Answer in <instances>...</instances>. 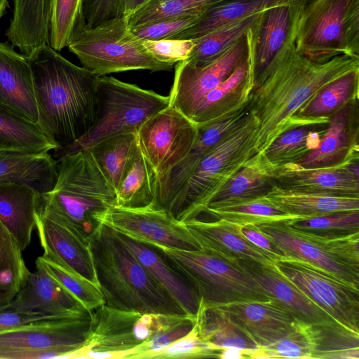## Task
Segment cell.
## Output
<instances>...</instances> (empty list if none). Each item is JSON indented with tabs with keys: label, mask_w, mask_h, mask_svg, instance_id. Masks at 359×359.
Here are the masks:
<instances>
[{
	"label": "cell",
	"mask_w": 359,
	"mask_h": 359,
	"mask_svg": "<svg viewBox=\"0 0 359 359\" xmlns=\"http://www.w3.org/2000/svg\"><path fill=\"white\" fill-rule=\"evenodd\" d=\"M203 212L216 219L240 225L302 218L283 212L262 197L226 203L215 208L206 209Z\"/></svg>",
	"instance_id": "44"
},
{
	"label": "cell",
	"mask_w": 359,
	"mask_h": 359,
	"mask_svg": "<svg viewBox=\"0 0 359 359\" xmlns=\"http://www.w3.org/2000/svg\"><path fill=\"white\" fill-rule=\"evenodd\" d=\"M358 100L332 116L318 146L294 164L304 168H337L358 162Z\"/></svg>",
	"instance_id": "18"
},
{
	"label": "cell",
	"mask_w": 359,
	"mask_h": 359,
	"mask_svg": "<svg viewBox=\"0 0 359 359\" xmlns=\"http://www.w3.org/2000/svg\"><path fill=\"white\" fill-rule=\"evenodd\" d=\"M274 184L269 168L257 154L211 198L203 212L226 203L262 197Z\"/></svg>",
	"instance_id": "35"
},
{
	"label": "cell",
	"mask_w": 359,
	"mask_h": 359,
	"mask_svg": "<svg viewBox=\"0 0 359 359\" xmlns=\"http://www.w3.org/2000/svg\"><path fill=\"white\" fill-rule=\"evenodd\" d=\"M304 0H224L208 8L197 22L171 39L196 40L226 25L267 9L294 5Z\"/></svg>",
	"instance_id": "34"
},
{
	"label": "cell",
	"mask_w": 359,
	"mask_h": 359,
	"mask_svg": "<svg viewBox=\"0 0 359 359\" xmlns=\"http://www.w3.org/2000/svg\"><path fill=\"white\" fill-rule=\"evenodd\" d=\"M90 318H46L0 332V359L72 358L86 344Z\"/></svg>",
	"instance_id": "10"
},
{
	"label": "cell",
	"mask_w": 359,
	"mask_h": 359,
	"mask_svg": "<svg viewBox=\"0 0 359 359\" xmlns=\"http://www.w3.org/2000/svg\"><path fill=\"white\" fill-rule=\"evenodd\" d=\"M91 313L105 304L98 286L70 267L41 255L36 259Z\"/></svg>",
	"instance_id": "46"
},
{
	"label": "cell",
	"mask_w": 359,
	"mask_h": 359,
	"mask_svg": "<svg viewBox=\"0 0 359 359\" xmlns=\"http://www.w3.org/2000/svg\"><path fill=\"white\" fill-rule=\"evenodd\" d=\"M201 250L214 255L232 265L238 261L275 263L264 250L245 238L235 224L224 219L206 221L193 218L184 222Z\"/></svg>",
	"instance_id": "24"
},
{
	"label": "cell",
	"mask_w": 359,
	"mask_h": 359,
	"mask_svg": "<svg viewBox=\"0 0 359 359\" xmlns=\"http://www.w3.org/2000/svg\"><path fill=\"white\" fill-rule=\"evenodd\" d=\"M35 312L19 311L10 304H0V332L10 330L19 325L46 318H51Z\"/></svg>",
	"instance_id": "55"
},
{
	"label": "cell",
	"mask_w": 359,
	"mask_h": 359,
	"mask_svg": "<svg viewBox=\"0 0 359 359\" xmlns=\"http://www.w3.org/2000/svg\"><path fill=\"white\" fill-rule=\"evenodd\" d=\"M142 40L151 56L160 62L173 65L187 60L195 46V41L191 39Z\"/></svg>",
	"instance_id": "50"
},
{
	"label": "cell",
	"mask_w": 359,
	"mask_h": 359,
	"mask_svg": "<svg viewBox=\"0 0 359 359\" xmlns=\"http://www.w3.org/2000/svg\"><path fill=\"white\" fill-rule=\"evenodd\" d=\"M258 126L249 111L240 126L201 159L168 208L175 219L184 222L198 217L211 198L257 154Z\"/></svg>",
	"instance_id": "5"
},
{
	"label": "cell",
	"mask_w": 359,
	"mask_h": 359,
	"mask_svg": "<svg viewBox=\"0 0 359 359\" xmlns=\"http://www.w3.org/2000/svg\"><path fill=\"white\" fill-rule=\"evenodd\" d=\"M278 186L294 191L359 197V178L341 168H304L294 163L270 168Z\"/></svg>",
	"instance_id": "26"
},
{
	"label": "cell",
	"mask_w": 359,
	"mask_h": 359,
	"mask_svg": "<svg viewBox=\"0 0 359 359\" xmlns=\"http://www.w3.org/2000/svg\"><path fill=\"white\" fill-rule=\"evenodd\" d=\"M262 347L268 350L273 358H313V325L296 319L286 336L273 344Z\"/></svg>",
	"instance_id": "48"
},
{
	"label": "cell",
	"mask_w": 359,
	"mask_h": 359,
	"mask_svg": "<svg viewBox=\"0 0 359 359\" xmlns=\"http://www.w3.org/2000/svg\"><path fill=\"white\" fill-rule=\"evenodd\" d=\"M359 69L335 79L320 88L294 115V128L327 125L345 106L358 100Z\"/></svg>",
	"instance_id": "31"
},
{
	"label": "cell",
	"mask_w": 359,
	"mask_h": 359,
	"mask_svg": "<svg viewBox=\"0 0 359 359\" xmlns=\"http://www.w3.org/2000/svg\"><path fill=\"white\" fill-rule=\"evenodd\" d=\"M327 125L299 126L280 135L260 154L270 168L294 163L316 149Z\"/></svg>",
	"instance_id": "39"
},
{
	"label": "cell",
	"mask_w": 359,
	"mask_h": 359,
	"mask_svg": "<svg viewBox=\"0 0 359 359\" xmlns=\"http://www.w3.org/2000/svg\"><path fill=\"white\" fill-rule=\"evenodd\" d=\"M156 179L153 168L138 146L116 188V205L140 208L152 203Z\"/></svg>",
	"instance_id": "38"
},
{
	"label": "cell",
	"mask_w": 359,
	"mask_h": 359,
	"mask_svg": "<svg viewBox=\"0 0 359 359\" xmlns=\"http://www.w3.org/2000/svg\"><path fill=\"white\" fill-rule=\"evenodd\" d=\"M255 225L274 241L288 257L315 265L359 288V269L333 257L305 233L291 227L287 220L266 222Z\"/></svg>",
	"instance_id": "22"
},
{
	"label": "cell",
	"mask_w": 359,
	"mask_h": 359,
	"mask_svg": "<svg viewBox=\"0 0 359 359\" xmlns=\"http://www.w3.org/2000/svg\"><path fill=\"white\" fill-rule=\"evenodd\" d=\"M243 330L258 347L277 342L291 330L296 318L273 299L215 306Z\"/></svg>",
	"instance_id": "23"
},
{
	"label": "cell",
	"mask_w": 359,
	"mask_h": 359,
	"mask_svg": "<svg viewBox=\"0 0 359 359\" xmlns=\"http://www.w3.org/2000/svg\"><path fill=\"white\" fill-rule=\"evenodd\" d=\"M199 17L200 15L165 19L130 29L141 39H171L183 30L194 25Z\"/></svg>",
	"instance_id": "51"
},
{
	"label": "cell",
	"mask_w": 359,
	"mask_h": 359,
	"mask_svg": "<svg viewBox=\"0 0 359 359\" xmlns=\"http://www.w3.org/2000/svg\"><path fill=\"white\" fill-rule=\"evenodd\" d=\"M303 233L332 238L359 233V211L334 212L323 216L287 220Z\"/></svg>",
	"instance_id": "47"
},
{
	"label": "cell",
	"mask_w": 359,
	"mask_h": 359,
	"mask_svg": "<svg viewBox=\"0 0 359 359\" xmlns=\"http://www.w3.org/2000/svg\"><path fill=\"white\" fill-rule=\"evenodd\" d=\"M255 349L239 348L235 347L224 348L219 351L217 358L243 359L250 358Z\"/></svg>",
	"instance_id": "56"
},
{
	"label": "cell",
	"mask_w": 359,
	"mask_h": 359,
	"mask_svg": "<svg viewBox=\"0 0 359 359\" xmlns=\"http://www.w3.org/2000/svg\"><path fill=\"white\" fill-rule=\"evenodd\" d=\"M262 13L219 27L194 40L195 46L184 61L194 66H201L214 60L245 36L257 25Z\"/></svg>",
	"instance_id": "41"
},
{
	"label": "cell",
	"mask_w": 359,
	"mask_h": 359,
	"mask_svg": "<svg viewBox=\"0 0 359 359\" xmlns=\"http://www.w3.org/2000/svg\"><path fill=\"white\" fill-rule=\"evenodd\" d=\"M117 233L153 278L189 315L196 317L201 299L190 283L154 246Z\"/></svg>",
	"instance_id": "28"
},
{
	"label": "cell",
	"mask_w": 359,
	"mask_h": 359,
	"mask_svg": "<svg viewBox=\"0 0 359 359\" xmlns=\"http://www.w3.org/2000/svg\"><path fill=\"white\" fill-rule=\"evenodd\" d=\"M169 320L170 314L122 310L104 304L91 311L88 339L72 359L88 351L106 352L114 359H126L136 347H150Z\"/></svg>",
	"instance_id": "11"
},
{
	"label": "cell",
	"mask_w": 359,
	"mask_h": 359,
	"mask_svg": "<svg viewBox=\"0 0 359 359\" xmlns=\"http://www.w3.org/2000/svg\"><path fill=\"white\" fill-rule=\"evenodd\" d=\"M238 231L249 241L266 252L274 260L288 257L284 251L255 224H236Z\"/></svg>",
	"instance_id": "54"
},
{
	"label": "cell",
	"mask_w": 359,
	"mask_h": 359,
	"mask_svg": "<svg viewBox=\"0 0 359 359\" xmlns=\"http://www.w3.org/2000/svg\"><path fill=\"white\" fill-rule=\"evenodd\" d=\"M224 0H147L128 18L130 29L154 21L198 16Z\"/></svg>",
	"instance_id": "45"
},
{
	"label": "cell",
	"mask_w": 359,
	"mask_h": 359,
	"mask_svg": "<svg viewBox=\"0 0 359 359\" xmlns=\"http://www.w3.org/2000/svg\"><path fill=\"white\" fill-rule=\"evenodd\" d=\"M57 175V161L48 152L0 151V182L25 184L43 194L53 189Z\"/></svg>",
	"instance_id": "33"
},
{
	"label": "cell",
	"mask_w": 359,
	"mask_h": 359,
	"mask_svg": "<svg viewBox=\"0 0 359 359\" xmlns=\"http://www.w3.org/2000/svg\"><path fill=\"white\" fill-rule=\"evenodd\" d=\"M86 26L83 0H51L48 43L60 52Z\"/></svg>",
	"instance_id": "43"
},
{
	"label": "cell",
	"mask_w": 359,
	"mask_h": 359,
	"mask_svg": "<svg viewBox=\"0 0 359 359\" xmlns=\"http://www.w3.org/2000/svg\"><path fill=\"white\" fill-rule=\"evenodd\" d=\"M306 1L263 11L247 33L255 79L295 45L298 21Z\"/></svg>",
	"instance_id": "16"
},
{
	"label": "cell",
	"mask_w": 359,
	"mask_h": 359,
	"mask_svg": "<svg viewBox=\"0 0 359 359\" xmlns=\"http://www.w3.org/2000/svg\"><path fill=\"white\" fill-rule=\"evenodd\" d=\"M39 194L18 182H0V222L23 251L30 244L36 227Z\"/></svg>",
	"instance_id": "30"
},
{
	"label": "cell",
	"mask_w": 359,
	"mask_h": 359,
	"mask_svg": "<svg viewBox=\"0 0 359 359\" xmlns=\"http://www.w3.org/2000/svg\"><path fill=\"white\" fill-rule=\"evenodd\" d=\"M35 217L43 255L70 267L99 287L88 237L48 210L37 208Z\"/></svg>",
	"instance_id": "17"
},
{
	"label": "cell",
	"mask_w": 359,
	"mask_h": 359,
	"mask_svg": "<svg viewBox=\"0 0 359 359\" xmlns=\"http://www.w3.org/2000/svg\"><path fill=\"white\" fill-rule=\"evenodd\" d=\"M147 1V0H129L126 11L127 18L139 9Z\"/></svg>",
	"instance_id": "57"
},
{
	"label": "cell",
	"mask_w": 359,
	"mask_h": 359,
	"mask_svg": "<svg viewBox=\"0 0 359 359\" xmlns=\"http://www.w3.org/2000/svg\"><path fill=\"white\" fill-rule=\"evenodd\" d=\"M219 351L200 337L195 323L193 329L186 335L164 348L151 353L145 359L217 358Z\"/></svg>",
	"instance_id": "49"
},
{
	"label": "cell",
	"mask_w": 359,
	"mask_h": 359,
	"mask_svg": "<svg viewBox=\"0 0 359 359\" xmlns=\"http://www.w3.org/2000/svg\"><path fill=\"white\" fill-rule=\"evenodd\" d=\"M169 97L121 81L113 76H98L96 114L90 130L75 143L55 150L64 155L89 148L107 137L137 133L149 118L169 105Z\"/></svg>",
	"instance_id": "6"
},
{
	"label": "cell",
	"mask_w": 359,
	"mask_h": 359,
	"mask_svg": "<svg viewBox=\"0 0 359 359\" xmlns=\"http://www.w3.org/2000/svg\"><path fill=\"white\" fill-rule=\"evenodd\" d=\"M275 264L285 277L334 320L359 334V288L298 259L287 257L276 260Z\"/></svg>",
	"instance_id": "12"
},
{
	"label": "cell",
	"mask_w": 359,
	"mask_h": 359,
	"mask_svg": "<svg viewBox=\"0 0 359 359\" xmlns=\"http://www.w3.org/2000/svg\"><path fill=\"white\" fill-rule=\"evenodd\" d=\"M305 234L339 261L359 269V233L332 238Z\"/></svg>",
	"instance_id": "52"
},
{
	"label": "cell",
	"mask_w": 359,
	"mask_h": 359,
	"mask_svg": "<svg viewBox=\"0 0 359 359\" xmlns=\"http://www.w3.org/2000/svg\"><path fill=\"white\" fill-rule=\"evenodd\" d=\"M358 167H359L358 162H353V163H349V164L345 165L344 167H343L341 168H344L347 172H348L349 173L353 175L354 176H355L356 177L358 178V176H359Z\"/></svg>",
	"instance_id": "58"
},
{
	"label": "cell",
	"mask_w": 359,
	"mask_h": 359,
	"mask_svg": "<svg viewBox=\"0 0 359 359\" xmlns=\"http://www.w3.org/2000/svg\"><path fill=\"white\" fill-rule=\"evenodd\" d=\"M248 55L245 35L205 65L194 66L184 60L178 62L175 65L173 84L168 95L169 105L190 118L203 97L225 80Z\"/></svg>",
	"instance_id": "15"
},
{
	"label": "cell",
	"mask_w": 359,
	"mask_h": 359,
	"mask_svg": "<svg viewBox=\"0 0 359 359\" xmlns=\"http://www.w3.org/2000/svg\"><path fill=\"white\" fill-rule=\"evenodd\" d=\"M233 266L248 274L270 299L297 320L311 324L339 323L285 277L275 263L240 260Z\"/></svg>",
	"instance_id": "21"
},
{
	"label": "cell",
	"mask_w": 359,
	"mask_h": 359,
	"mask_svg": "<svg viewBox=\"0 0 359 359\" xmlns=\"http://www.w3.org/2000/svg\"><path fill=\"white\" fill-rule=\"evenodd\" d=\"M58 148L38 123L0 104V151L40 154Z\"/></svg>",
	"instance_id": "36"
},
{
	"label": "cell",
	"mask_w": 359,
	"mask_h": 359,
	"mask_svg": "<svg viewBox=\"0 0 359 359\" xmlns=\"http://www.w3.org/2000/svg\"><path fill=\"white\" fill-rule=\"evenodd\" d=\"M359 69V57L340 55L327 62H313L295 45L256 79L247 108L259 126L255 144L262 154L282 133L294 128L295 114L324 86Z\"/></svg>",
	"instance_id": "1"
},
{
	"label": "cell",
	"mask_w": 359,
	"mask_h": 359,
	"mask_svg": "<svg viewBox=\"0 0 359 359\" xmlns=\"http://www.w3.org/2000/svg\"><path fill=\"white\" fill-rule=\"evenodd\" d=\"M255 80L249 53L248 57L244 62L203 97L190 118L198 125H203L246 106Z\"/></svg>",
	"instance_id": "27"
},
{
	"label": "cell",
	"mask_w": 359,
	"mask_h": 359,
	"mask_svg": "<svg viewBox=\"0 0 359 359\" xmlns=\"http://www.w3.org/2000/svg\"><path fill=\"white\" fill-rule=\"evenodd\" d=\"M17 241L0 222V304H8L31 272Z\"/></svg>",
	"instance_id": "42"
},
{
	"label": "cell",
	"mask_w": 359,
	"mask_h": 359,
	"mask_svg": "<svg viewBox=\"0 0 359 359\" xmlns=\"http://www.w3.org/2000/svg\"><path fill=\"white\" fill-rule=\"evenodd\" d=\"M129 0H83V13L87 27L107 20L126 17Z\"/></svg>",
	"instance_id": "53"
},
{
	"label": "cell",
	"mask_w": 359,
	"mask_h": 359,
	"mask_svg": "<svg viewBox=\"0 0 359 359\" xmlns=\"http://www.w3.org/2000/svg\"><path fill=\"white\" fill-rule=\"evenodd\" d=\"M27 57L38 109L37 123L58 149L75 143L95 122L98 76L73 64L49 45Z\"/></svg>",
	"instance_id": "2"
},
{
	"label": "cell",
	"mask_w": 359,
	"mask_h": 359,
	"mask_svg": "<svg viewBox=\"0 0 359 359\" xmlns=\"http://www.w3.org/2000/svg\"><path fill=\"white\" fill-rule=\"evenodd\" d=\"M82 67L97 76L130 70L170 71L175 65L151 56L128 26V18L87 27L68 46Z\"/></svg>",
	"instance_id": "8"
},
{
	"label": "cell",
	"mask_w": 359,
	"mask_h": 359,
	"mask_svg": "<svg viewBox=\"0 0 359 359\" xmlns=\"http://www.w3.org/2000/svg\"><path fill=\"white\" fill-rule=\"evenodd\" d=\"M200 337L220 350L224 348L256 349L258 346L219 308L206 306L201 300L196 316Z\"/></svg>",
	"instance_id": "37"
},
{
	"label": "cell",
	"mask_w": 359,
	"mask_h": 359,
	"mask_svg": "<svg viewBox=\"0 0 359 359\" xmlns=\"http://www.w3.org/2000/svg\"><path fill=\"white\" fill-rule=\"evenodd\" d=\"M9 2L8 0H0V20L7 13V8H9Z\"/></svg>",
	"instance_id": "59"
},
{
	"label": "cell",
	"mask_w": 359,
	"mask_h": 359,
	"mask_svg": "<svg viewBox=\"0 0 359 359\" xmlns=\"http://www.w3.org/2000/svg\"><path fill=\"white\" fill-rule=\"evenodd\" d=\"M36 271L10 303L15 309L35 312L58 318L90 316L81 303L59 283L38 261Z\"/></svg>",
	"instance_id": "20"
},
{
	"label": "cell",
	"mask_w": 359,
	"mask_h": 359,
	"mask_svg": "<svg viewBox=\"0 0 359 359\" xmlns=\"http://www.w3.org/2000/svg\"><path fill=\"white\" fill-rule=\"evenodd\" d=\"M50 10L51 0H13L8 41L27 56L48 45Z\"/></svg>",
	"instance_id": "29"
},
{
	"label": "cell",
	"mask_w": 359,
	"mask_h": 359,
	"mask_svg": "<svg viewBox=\"0 0 359 359\" xmlns=\"http://www.w3.org/2000/svg\"><path fill=\"white\" fill-rule=\"evenodd\" d=\"M295 47L319 63L340 55L359 57V0H307L298 21Z\"/></svg>",
	"instance_id": "7"
},
{
	"label": "cell",
	"mask_w": 359,
	"mask_h": 359,
	"mask_svg": "<svg viewBox=\"0 0 359 359\" xmlns=\"http://www.w3.org/2000/svg\"><path fill=\"white\" fill-rule=\"evenodd\" d=\"M88 241L106 305L141 313L188 314L140 264L117 231L100 223Z\"/></svg>",
	"instance_id": "3"
},
{
	"label": "cell",
	"mask_w": 359,
	"mask_h": 359,
	"mask_svg": "<svg viewBox=\"0 0 359 359\" xmlns=\"http://www.w3.org/2000/svg\"><path fill=\"white\" fill-rule=\"evenodd\" d=\"M137 148V133H128L107 137L86 149L90 152L116 191L121 176Z\"/></svg>",
	"instance_id": "40"
},
{
	"label": "cell",
	"mask_w": 359,
	"mask_h": 359,
	"mask_svg": "<svg viewBox=\"0 0 359 359\" xmlns=\"http://www.w3.org/2000/svg\"><path fill=\"white\" fill-rule=\"evenodd\" d=\"M53 189L39 195V208L53 212L87 236L116 205V192L88 149L59 158Z\"/></svg>",
	"instance_id": "4"
},
{
	"label": "cell",
	"mask_w": 359,
	"mask_h": 359,
	"mask_svg": "<svg viewBox=\"0 0 359 359\" xmlns=\"http://www.w3.org/2000/svg\"><path fill=\"white\" fill-rule=\"evenodd\" d=\"M152 246L190 283L206 306L271 299L244 271L214 255Z\"/></svg>",
	"instance_id": "9"
},
{
	"label": "cell",
	"mask_w": 359,
	"mask_h": 359,
	"mask_svg": "<svg viewBox=\"0 0 359 359\" xmlns=\"http://www.w3.org/2000/svg\"><path fill=\"white\" fill-rule=\"evenodd\" d=\"M0 104L38 123L31 66L27 55L0 41Z\"/></svg>",
	"instance_id": "25"
},
{
	"label": "cell",
	"mask_w": 359,
	"mask_h": 359,
	"mask_svg": "<svg viewBox=\"0 0 359 359\" xmlns=\"http://www.w3.org/2000/svg\"><path fill=\"white\" fill-rule=\"evenodd\" d=\"M262 198L283 212L302 218L359 211V197L294 191L282 188L276 183Z\"/></svg>",
	"instance_id": "32"
},
{
	"label": "cell",
	"mask_w": 359,
	"mask_h": 359,
	"mask_svg": "<svg viewBox=\"0 0 359 359\" xmlns=\"http://www.w3.org/2000/svg\"><path fill=\"white\" fill-rule=\"evenodd\" d=\"M100 222L146 244L184 250H201L184 222L152 203L140 208L114 205L102 215Z\"/></svg>",
	"instance_id": "14"
},
{
	"label": "cell",
	"mask_w": 359,
	"mask_h": 359,
	"mask_svg": "<svg viewBox=\"0 0 359 359\" xmlns=\"http://www.w3.org/2000/svg\"><path fill=\"white\" fill-rule=\"evenodd\" d=\"M247 105L218 120L198 125L196 138L187 156L165 177L156 182L152 204L168 210L180 188L201 159L244 121Z\"/></svg>",
	"instance_id": "19"
},
{
	"label": "cell",
	"mask_w": 359,
	"mask_h": 359,
	"mask_svg": "<svg viewBox=\"0 0 359 359\" xmlns=\"http://www.w3.org/2000/svg\"><path fill=\"white\" fill-rule=\"evenodd\" d=\"M197 133L198 124L170 105L143 123L137 132L138 146L156 173V182L187 156Z\"/></svg>",
	"instance_id": "13"
}]
</instances>
